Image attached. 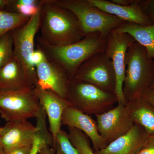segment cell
<instances>
[{
	"label": "cell",
	"mask_w": 154,
	"mask_h": 154,
	"mask_svg": "<svg viewBox=\"0 0 154 154\" xmlns=\"http://www.w3.org/2000/svg\"><path fill=\"white\" fill-rule=\"evenodd\" d=\"M141 97L154 107V88L147 89Z\"/></svg>",
	"instance_id": "obj_28"
},
{
	"label": "cell",
	"mask_w": 154,
	"mask_h": 154,
	"mask_svg": "<svg viewBox=\"0 0 154 154\" xmlns=\"http://www.w3.org/2000/svg\"><path fill=\"white\" fill-rule=\"evenodd\" d=\"M55 149L56 154H65L61 150L60 148L57 144L56 146Z\"/></svg>",
	"instance_id": "obj_33"
},
{
	"label": "cell",
	"mask_w": 154,
	"mask_h": 154,
	"mask_svg": "<svg viewBox=\"0 0 154 154\" xmlns=\"http://www.w3.org/2000/svg\"><path fill=\"white\" fill-rule=\"evenodd\" d=\"M58 5L72 12L76 16L85 35L99 32L105 38L125 22L95 7L88 0H52Z\"/></svg>",
	"instance_id": "obj_4"
},
{
	"label": "cell",
	"mask_w": 154,
	"mask_h": 154,
	"mask_svg": "<svg viewBox=\"0 0 154 154\" xmlns=\"http://www.w3.org/2000/svg\"><path fill=\"white\" fill-rule=\"evenodd\" d=\"M33 88L22 63L14 55L0 68V89L20 90Z\"/></svg>",
	"instance_id": "obj_17"
},
{
	"label": "cell",
	"mask_w": 154,
	"mask_h": 154,
	"mask_svg": "<svg viewBox=\"0 0 154 154\" xmlns=\"http://www.w3.org/2000/svg\"><path fill=\"white\" fill-rule=\"evenodd\" d=\"M137 154H154V137H149L145 146Z\"/></svg>",
	"instance_id": "obj_27"
},
{
	"label": "cell",
	"mask_w": 154,
	"mask_h": 154,
	"mask_svg": "<svg viewBox=\"0 0 154 154\" xmlns=\"http://www.w3.org/2000/svg\"><path fill=\"white\" fill-rule=\"evenodd\" d=\"M30 17L17 12L0 10V38L28 22Z\"/></svg>",
	"instance_id": "obj_21"
},
{
	"label": "cell",
	"mask_w": 154,
	"mask_h": 154,
	"mask_svg": "<svg viewBox=\"0 0 154 154\" xmlns=\"http://www.w3.org/2000/svg\"><path fill=\"white\" fill-rule=\"evenodd\" d=\"M40 14V37L51 45L64 46L85 36L75 15L52 0H41Z\"/></svg>",
	"instance_id": "obj_1"
},
{
	"label": "cell",
	"mask_w": 154,
	"mask_h": 154,
	"mask_svg": "<svg viewBox=\"0 0 154 154\" xmlns=\"http://www.w3.org/2000/svg\"><path fill=\"white\" fill-rule=\"evenodd\" d=\"M123 93L126 103L140 97L154 78V62L137 42L130 45L125 57Z\"/></svg>",
	"instance_id": "obj_3"
},
{
	"label": "cell",
	"mask_w": 154,
	"mask_h": 154,
	"mask_svg": "<svg viewBox=\"0 0 154 154\" xmlns=\"http://www.w3.org/2000/svg\"><path fill=\"white\" fill-rule=\"evenodd\" d=\"M149 137L143 128L134 124L125 134L108 144L105 148L94 152L96 154H137L145 146Z\"/></svg>",
	"instance_id": "obj_15"
},
{
	"label": "cell",
	"mask_w": 154,
	"mask_h": 154,
	"mask_svg": "<svg viewBox=\"0 0 154 154\" xmlns=\"http://www.w3.org/2000/svg\"><path fill=\"white\" fill-rule=\"evenodd\" d=\"M36 40V45L42 51L48 60L60 66L70 81L85 61L96 54L105 51L107 43V38L99 32L89 33L79 41L64 46L51 45L40 36H37Z\"/></svg>",
	"instance_id": "obj_2"
},
{
	"label": "cell",
	"mask_w": 154,
	"mask_h": 154,
	"mask_svg": "<svg viewBox=\"0 0 154 154\" xmlns=\"http://www.w3.org/2000/svg\"><path fill=\"white\" fill-rule=\"evenodd\" d=\"M139 5L141 8L154 23V0H139Z\"/></svg>",
	"instance_id": "obj_25"
},
{
	"label": "cell",
	"mask_w": 154,
	"mask_h": 154,
	"mask_svg": "<svg viewBox=\"0 0 154 154\" xmlns=\"http://www.w3.org/2000/svg\"><path fill=\"white\" fill-rule=\"evenodd\" d=\"M36 127L28 120L8 122L0 128V146L6 154L33 143Z\"/></svg>",
	"instance_id": "obj_12"
},
{
	"label": "cell",
	"mask_w": 154,
	"mask_h": 154,
	"mask_svg": "<svg viewBox=\"0 0 154 154\" xmlns=\"http://www.w3.org/2000/svg\"><path fill=\"white\" fill-rule=\"evenodd\" d=\"M46 58L42 51L36 45V48L34 50L31 58V63L33 66L35 67L45 60Z\"/></svg>",
	"instance_id": "obj_26"
},
{
	"label": "cell",
	"mask_w": 154,
	"mask_h": 154,
	"mask_svg": "<svg viewBox=\"0 0 154 154\" xmlns=\"http://www.w3.org/2000/svg\"><path fill=\"white\" fill-rule=\"evenodd\" d=\"M62 124L79 130L90 139L94 151L105 148L107 145L98 131L97 122L91 115L86 114L70 105L64 111Z\"/></svg>",
	"instance_id": "obj_14"
},
{
	"label": "cell",
	"mask_w": 154,
	"mask_h": 154,
	"mask_svg": "<svg viewBox=\"0 0 154 154\" xmlns=\"http://www.w3.org/2000/svg\"><path fill=\"white\" fill-rule=\"evenodd\" d=\"M73 79L115 93V71L112 61L105 51L96 54L85 61L77 70Z\"/></svg>",
	"instance_id": "obj_8"
},
{
	"label": "cell",
	"mask_w": 154,
	"mask_h": 154,
	"mask_svg": "<svg viewBox=\"0 0 154 154\" xmlns=\"http://www.w3.org/2000/svg\"><path fill=\"white\" fill-rule=\"evenodd\" d=\"M31 145L22 147L6 154H30Z\"/></svg>",
	"instance_id": "obj_29"
},
{
	"label": "cell",
	"mask_w": 154,
	"mask_h": 154,
	"mask_svg": "<svg viewBox=\"0 0 154 154\" xmlns=\"http://www.w3.org/2000/svg\"><path fill=\"white\" fill-rule=\"evenodd\" d=\"M35 68L37 83L35 87L52 91L67 99L70 80L66 72L60 66L46 58Z\"/></svg>",
	"instance_id": "obj_11"
},
{
	"label": "cell",
	"mask_w": 154,
	"mask_h": 154,
	"mask_svg": "<svg viewBox=\"0 0 154 154\" xmlns=\"http://www.w3.org/2000/svg\"><path fill=\"white\" fill-rule=\"evenodd\" d=\"M67 100L72 107L90 115L105 113L117 103L115 93L76 79L70 82Z\"/></svg>",
	"instance_id": "obj_5"
},
{
	"label": "cell",
	"mask_w": 154,
	"mask_h": 154,
	"mask_svg": "<svg viewBox=\"0 0 154 154\" xmlns=\"http://www.w3.org/2000/svg\"><path fill=\"white\" fill-rule=\"evenodd\" d=\"M69 139L79 154H96L92 148L90 139L79 130L68 127Z\"/></svg>",
	"instance_id": "obj_22"
},
{
	"label": "cell",
	"mask_w": 154,
	"mask_h": 154,
	"mask_svg": "<svg viewBox=\"0 0 154 154\" xmlns=\"http://www.w3.org/2000/svg\"><path fill=\"white\" fill-rule=\"evenodd\" d=\"M38 154H56L55 149L51 147L50 146H46L42 148Z\"/></svg>",
	"instance_id": "obj_31"
},
{
	"label": "cell",
	"mask_w": 154,
	"mask_h": 154,
	"mask_svg": "<svg viewBox=\"0 0 154 154\" xmlns=\"http://www.w3.org/2000/svg\"><path fill=\"white\" fill-rule=\"evenodd\" d=\"M40 105L46 113L49 125V131L53 139L55 149L58 134L61 130L62 118L66 108L71 105L67 99L62 98L52 91L34 87Z\"/></svg>",
	"instance_id": "obj_13"
},
{
	"label": "cell",
	"mask_w": 154,
	"mask_h": 154,
	"mask_svg": "<svg viewBox=\"0 0 154 154\" xmlns=\"http://www.w3.org/2000/svg\"><path fill=\"white\" fill-rule=\"evenodd\" d=\"M14 55V45L11 31L0 38V68Z\"/></svg>",
	"instance_id": "obj_23"
},
{
	"label": "cell",
	"mask_w": 154,
	"mask_h": 154,
	"mask_svg": "<svg viewBox=\"0 0 154 154\" xmlns=\"http://www.w3.org/2000/svg\"><path fill=\"white\" fill-rule=\"evenodd\" d=\"M95 116L99 134L107 145L128 132L134 124L126 104H118L107 112Z\"/></svg>",
	"instance_id": "obj_10"
},
{
	"label": "cell",
	"mask_w": 154,
	"mask_h": 154,
	"mask_svg": "<svg viewBox=\"0 0 154 154\" xmlns=\"http://www.w3.org/2000/svg\"><path fill=\"white\" fill-rule=\"evenodd\" d=\"M11 0H0V10H6Z\"/></svg>",
	"instance_id": "obj_32"
},
{
	"label": "cell",
	"mask_w": 154,
	"mask_h": 154,
	"mask_svg": "<svg viewBox=\"0 0 154 154\" xmlns=\"http://www.w3.org/2000/svg\"><path fill=\"white\" fill-rule=\"evenodd\" d=\"M40 107L34 88L20 90L0 89V114L7 122L36 118Z\"/></svg>",
	"instance_id": "obj_6"
},
{
	"label": "cell",
	"mask_w": 154,
	"mask_h": 154,
	"mask_svg": "<svg viewBox=\"0 0 154 154\" xmlns=\"http://www.w3.org/2000/svg\"><path fill=\"white\" fill-rule=\"evenodd\" d=\"M135 0H111L112 2L116 5L122 6L131 5L134 2Z\"/></svg>",
	"instance_id": "obj_30"
},
{
	"label": "cell",
	"mask_w": 154,
	"mask_h": 154,
	"mask_svg": "<svg viewBox=\"0 0 154 154\" xmlns=\"http://www.w3.org/2000/svg\"><path fill=\"white\" fill-rule=\"evenodd\" d=\"M106 52L113 63L116 75L115 94L118 104H126L123 93L125 79V57L128 49L135 41L128 33L114 30L108 35Z\"/></svg>",
	"instance_id": "obj_9"
},
{
	"label": "cell",
	"mask_w": 154,
	"mask_h": 154,
	"mask_svg": "<svg viewBox=\"0 0 154 154\" xmlns=\"http://www.w3.org/2000/svg\"><path fill=\"white\" fill-rule=\"evenodd\" d=\"M120 33H128L146 50L154 62V23L149 25H140L125 22L115 30Z\"/></svg>",
	"instance_id": "obj_19"
},
{
	"label": "cell",
	"mask_w": 154,
	"mask_h": 154,
	"mask_svg": "<svg viewBox=\"0 0 154 154\" xmlns=\"http://www.w3.org/2000/svg\"><path fill=\"white\" fill-rule=\"evenodd\" d=\"M0 154H6L5 152L3 150V149L0 146Z\"/></svg>",
	"instance_id": "obj_34"
},
{
	"label": "cell",
	"mask_w": 154,
	"mask_h": 154,
	"mask_svg": "<svg viewBox=\"0 0 154 154\" xmlns=\"http://www.w3.org/2000/svg\"><path fill=\"white\" fill-rule=\"evenodd\" d=\"M149 88H154V78L151 84L150 85V86H149Z\"/></svg>",
	"instance_id": "obj_35"
},
{
	"label": "cell",
	"mask_w": 154,
	"mask_h": 154,
	"mask_svg": "<svg viewBox=\"0 0 154 154\" xmlns=\"http://www.w3.org/2000/svg\"><path fill=\"white\" fill-rule=\"evenodd\" d=\"M57 144L59 146L64 154H79L76 149L71 143L68 134L62 130L58 134Z\"/></svg>",
	"instance_id": "obj_24"
},
{
	"label": "cell",
	"mask_w": 154,
	"mask_h": 154,
	"mask_svg": "<svg viewBox=\"0 0 154 154\" xmlns=\"http://www.w3.org/2000/svg\"><path fill=\"white\" fill-rule=\"evenodd\" d=\"M93 5L101 11L111 14L127 23L140 25L152 24L149 18L141 8L139 0H135L130 6H122L116 5L107 0H88Z\"/></svg>",
	"instance_id": "obj_16"
},
{
	"label": "cell",
	"mask_w": 154,
	"mask_h": 154,
	"mask_svg": "<svg viewBox=\"0 0 154 154\" xmlns=\"http://www.w3.org/2000/svg\"><path fill=\"white\" fill-rule=\"evenodd\" d=\"M40 10L30 17L27 23L11 31L14 45V55L25 69L31 85L37 83L36 68L31 63L34 52V39L40 25Z\"/></svg>",
	"instance_id": "obj_7"
},
{
	"label": "cell",
	"mask_w": 154,
	"mask_h": 154,
	"mask_svg": "<svg viewBox=\"0 0 154 154\" xmlns=\"http://www.w3.org/2000/svg\"><path fill=\"white\" fill-rule=\"evenodd\" d=\"M134 124L143 128L151 137H154V107L141 97L126 104Z\"/></svg>",
	"instance_id": "obj_18"
},
{
	"label": "cell",
	"mask_w": 154,
	"mask_h": 154,
	"mask_svg": "<svg viewBox=\"0 0 154 154\" xmlns=\"http://www.w3.org/2000/svg\"><path fill=\"white\" fill-rule=\"evenodd\" d=\"M46 119V113L40 105L39 114L36 118V132L31 145L30 154H38L45 146L53 145V139L48 129Z\"/></svg>",
	"instance_id": "obj_20"
}]
</instances>
